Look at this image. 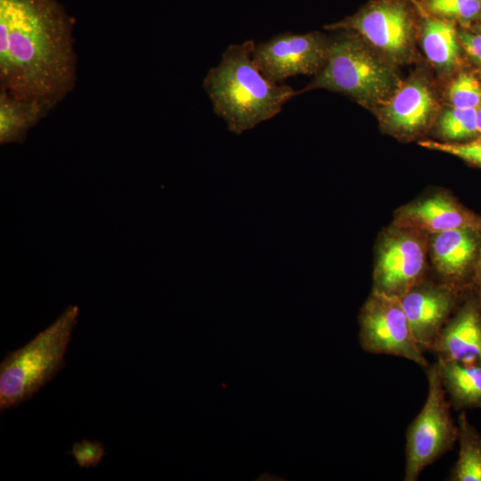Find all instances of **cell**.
Listing matches in <instances>:
<instances>
[{"label":"cell","mask_w":481,"mask_h":481,"mask_svg":"<svg viewBox=\"0 0 481 481\" xmlns=\"http://www.w3.org/2000/svg\"><path fill=\"white\" fill-rule=\"evenodd\" d=\"M73 24L57 0H0V90L54 109L76 84Z\"/></svg>","instance_id":"6da1fadb"},{"label":"cell","mask_w":481,"mask_h":481,"mask_svg":"<svg viewBox=\"0 0 481 481\" xmlns=\"http://www.w3.org/2000/svg\"><path fill=\"white\" fill-rule=\"evenodd\" d=\"M255 45L253 40L230 45L203 80L214 112L237 135L273 118L298 95L291 86L263 75L253 59Z\"/></svg>","instance_id":"7a4b0ae2"},{"label":"cell","mask_w":481,"mask_h":481,"mask_svg":"<svg viewBox=\"0 0 481 481\" xmlns=\"http://www.w3.org/2000/svg\"><path fill=\"white\" fill-rule=\"evenodd\" d=\"M78 306H69L46 329L0 363V411L31 398L65 364L64 355L77 322Z\"/></svg>","instance_id":"3957f363"},{"label":"cell","mask_w":481,"mask_h":481,"mask_svg":"<svg viewBox=\"0 0 481 481\" xmlns=\"http://www.w3.org/2000/svg\"><path fill=\"white\" fill-rule=\"evenodd\" d=\"M395 84V76L384 61L361 40L346 36L330 42L323 68L298 95L323 88L361 102H376L388 96Z\"/></svg>","instance_id":"277c9868"},{"label":"cell","mask_w":481,"mask_h":481,"mask_svg":"<svg viewBox=\"0 0 481 481\" xmlns=\"http://www.w3.org/2000/svg\"><path fill=\"white\" fill-rule=\"evenodd\" d=\"M428 395L405 433L404 481H417L422 471L458 441V425L444 388L437 363L426 367Z\"/></svg>","instance_id":"5b68a950"},{"label":"cell","mask_w":481,"mask_h":481,"mask_svg":"<svg viewBox=\"0 0 481 481\" xmlns=\"http://www.w3.org/2000/svg\"><path fill=\"white\" fill-rule=\"evenodd\" d=\"M358 322L359 343L365 352L402 357L424 368L428 365L399 298L372 290Z\"/></svg>","instance_id":"8992f818"},{"label":"cell","mask_w":481,"mask_h":481,"mask_svg":"<svg viewBox=\"0 0 481 481\" xmlns=\"http://www.w3.org/2000/svg\"><path fill=\"white\" fill-rule=\"evenodd\" d=\"M330 45L317 32H285L256 44L253 59L266 78L279 84L298 75H317L327 61Z\"/></svg>","instance_id":"52a82bcc"},{"label":"cell","mask_w":481,"mask_h":481,"mask_svg":"<svg viewBox=\"0 0 481 481\" xmlns=\"http://www.w3.org/2000/svg\"><path fill=\"white\" fill-rule=\"evenodd\" d=\"M420 232L398 227L386 234L379 246L373 290L401 298L424 281L426 249Z\"/></svg>","instance_id":"ba28073f"},{"label":"cell","mask_w":481,"mask_h":481,"mask_svg":"<svg viewBox=\"0 0 481 481\" xmlns=\"http://www.w3.org/2000/svg\"><path fill=\"white\" fill-rule=\"evenodd\" d=\"M412 25L411 16L401 3L382 0L367 6L354 16L325 28L356 30L377 48L398 58L410 47Z\"/></svg>","instance_id":"9c48e42d"},{"label":"cell","mask_w":481,"mask_h":481,"mask_svg":"<svg viewBox=\"0 0 481 481\" xmlns=\"http://www.w3.org/2000/svg\"><path fill=\"white\" fill-rule=\"evenodd\" d=\"M399 298L417 341L429 350L456 310L459 289L423 281Z\"/></svg>","instance_id":"30bf717a"},{"label":"cell","mask_w":481,"mask_h":481,"mask_svg":"<svg viewBox=\"0 0 481 481\" xmlns=\"http://www.w3.org/2000/svg\"><path fill=\"white\" fill-rule=\"evenodd\" d=\"M437 359L481 363V312L477 298L455 310L429 348Z\"/></svg>","instance_id":"8fae6325"},{"label":"cell","mask_w":481,"mask_h":481,"mask_svg":"<svg viewBox=\"0 0 481 481\" xmlns=\"http://www.w3.org/2000/svg\"><path fill=\"white\" fill-rule=\"evenodd\" d=\"M395 221L398 227L433 234L460 228L477 230L481 226L480 219L441 193L404 207Z\"/></svg>","instance_id":"7c38bea8"},{"label":"cell","mask_w":481,"mask_h":481,"mask_svg":"<svg viewBox=\"0 0 481 481\" xmlns=\"http://www.w3.org/2000/svg\"><path fill=\"white\" fill-rule=\"evenodd\" d=\"M475 231L460 228L434 234L430 244L431 257L445 284L459 289L477 248Z\"/></svg>","instance_id":"4fadbf2b"},{"label":"cell","mask_w":481,"mask_h":481,"mask_svg":"<svg viewBox=\"0 0 481 481\" xmlns=\"http://www.w3.org/2000/svg\"><path fill=\"white\" fill-rule=\"evenodd\" d=\"M434 107L431 93L420 81H412L397 91L381 111L386 126L393 132L412 135L428 122Z\"/></svg>","instance_id":"5bb4252c"},{"label":"cell","mask_w":481,"mask_h":481,"mask_svg":"<svg viewBox=\"0 0 481 481\" xmlns=\"http://www.w3.org/2000/svg\"><path fill=\"white\" fill-rule=\"evenodd\" d=\"M441 380L456 411L481 409V363H463L437 359Z\"/></svg>","instance_id":"9a60e30c"},{"label":"cell","mask_w":481,"mask_h":481,"mask_svg":"<svg viewBox=\"0 0 481 481\" xmlns=\"http://www.w3.org/2000/svg\"><path fill=\"white\" fill-rule=\"evenodd\" d=\"M50 111L39 101L20 98L0 90V144L23 143L29 130Z\"/></svg>","instance_id":"2e32d148"},{"label":"cell","mask_w":481,"mask_h":481,"mask_svg":"<svg viewBox=\"0 0 481 481\" xmlns=\"http://www.w3.org/2000/svg\"><path fill=\"white\" fill-rule=\"evenodd\" d=\"M459 453L449 481H481V433L461 411L457 419Z\"/></svg>","instance_id":"e0dca14e"},{"label":"cell","mask_w":481,"mask_h":481,"mask_svg":"<svg viewBox=\"0 0 481 481\" xmlns=\"http://www.w3.org/2000/svg\"><path fill=\"white\" fill-rule=\"evenodd\" d=\"M422 47L428 60L439 68L452 67L459 57L453 25L442 19H428L423 25Z\"/></svg>","instance_id":"ac0fdd59"},{"label":"cell","mask_w":481,"mask_h":481,"mask_svg":"<svg viewBox=\"0 0 481 481\" xmlns=\"http://www.w3.org/2000/svg\"><path fill=\"white\" fill-rule=\"evenodd\" d=\"M439 132L449 140H461L475 135L477 132V109L452 108L446 110L438 122Z\"/></svg>","instance_id":"d6986e66"},{"label":"cell","mask_w":481,"mask_h":481,"mask_svg":"<svg viewBox=\"0 0 481 481\" xmlns=\"http://www.w3.org/2000/svg\"><path fill=\"white\" fill-rule=\"evenodd\" d=\"M449 99L453 108L477 109L481 106V86L470 74H461L449 88Z\"/></svg>","instance_id":"ffe728a7"},{"label":"cell","mask_w":481,"mask_h":481,"mask_svg":"<svg viewBox=\"0 0 481 481\" xmlns=\"http://www.w3.org/2000/svg\"><path fill=\"white\" fill-rule=\"evenodd\" d=\"M427 6L435 14L461 21L481 18V0H428Z\"/></svg>","instance_id":"44dd1931"},{"label":"cell","mask_w":481,"mask_h":481,"mask_svg":"<svg viewBox=\"0 0 481 481\" xmlns=\"http://www.w3.org/2000/svg\"><path fill=\"white\" fill-rule=\"evenodd\" d=\"M420 144L425 148L446 152L481 166V138L466 143L423 141Z\"/></svg>","instance_id":"7402d4cb"},{"label":"cell","mask_w":481,"mask_h":481,"mask_svg":"<svg viewBox=\"0 0 481 481\" xmlns=\"http://www.w3.org/2000/svg\"><path fill=\"white\" fill-rule=\"evenodd\" d=\"M81 468L96 467L104 455L103 444L86 439L75 443L69 452Z\"/></svg>","instance_id":"603a6c76"},{"label":"cell","mask_w":481,"mask_h":481,"mask_svg":"<svg viewBox=\"0 0 481 481\" xmlns=\"http://www.w3.org/2000/svg\"><path fill=\"white\" fill-rule=\"evenodd\" d=\"M460 40L467 53L481 63V34L462 33Z\"/></svg>","instance_id":"cb8c5ba5"},{"label":"cell","mask_w":481,"mask_h":481,"mask_svg":"<svg viewBox=\"0 0 481 481\" xmlns=\"http://www.w3.org/2000/svg\"><path fill=\"white\" fill-rule=\"evenodd\" d=\"M474 283L477 289L481 288V259H480V264L478 265L476 276L474 278Z\"/></svg>","instance_id":"d4e9b609"},{"label":"cell","mask_w":481,"mask_h":481,"mask_svg":"<svg viewBox=\"0 0 481 481\" xmlns=\"http://www.w3.org/2000/svg\"><path fill=\"white\" fill-rule=\"evenodd\" d=\"M477 129L481 133V106L477 109Z\"/></svg>","instance_id":"484cf974"},{"label":"cell","mask_w":481,"mask_h":481,"mask_svg":"<svg viewBox=\"0 0 481 481\" xmlns=\"http://www.w3.org/2000/svg\"><path fill=\"white\" fill-rule=\"evenodd\" d=\"M477 304L481 312V288L477 289Z\"/></svg>","instance_id":"4316f807"}]
</instances>
